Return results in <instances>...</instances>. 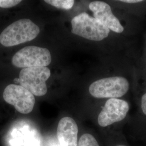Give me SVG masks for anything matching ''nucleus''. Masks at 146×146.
Listing matches in <instances>:
<instances>
[{"label": "nucleus", "mask_w": 146, "mask_h": 146, "mask_svg": "<svg viewBox=\"0 0 146 146\" xmlns=\"http://www.w3.org/2000/svg\"><path fill=\"white\" fill-rule=\"evenodd\" d=\"M136 75V66L121 56L114 73L92 82L89 93L96 99H123L131 90H134Z\"/></svg>", "instance_id": "obj_1"}, {"label": "nucleus", "mask_w": 146, "mask_h": 146, "mask_svg": "<svg viewBox=\"0 0 146 146\" xmlns=\"http://www.w3.org/2000/svg\"><path fill=\"white\" fill-rule=\"evenodd\" d=\"M89 9L93 14V17L101 21L113 33L122 37H128L134 34L132 16L115 8L107 2L101 1L91 2Z\"/></svg>", "instance_id": "obj_2"}, {"label": "nucleus", "mask_w": 146, "mask_h": 146, "mask_svg": "<svg viewBox=\"0 0 146 146\" xmlns=\"http://www.w3.org/2000/svg\"><path fill=\"white\" fill-rule=\"evenodd\" d=\"M71 23L73 34L91 41H102L110 37L117 35L101 21L86 12L75 16Z\"/></svg>", "instance_id": "obj_3"}, {"label": "nucleus", "mask_w": 146, "mask_h": 146, "mask_svg": "<svg viewBox=\"0 0 146 146\" xmlns=\"http://www.w3.org/2000/svg\"><path fill=\"white\" fill-rule=\"evenodd\" d=\"M40 28L29 19H21L7 27L0 34V43L5 47H12L35 38Z\"/></svg>", "instance_id": "obj_4"}, {"label": "nucleus", "mask_w": 146, "mask_h": 146, "mask_svg": "<svg viewBox=\"0 0 146 146\" xmlns=\"http://www.w3.org/2000/svg\"><path fill=\"white\" fill-rule=\"evenodd\" d=\"M51 61V54L48 49L34 46L24 47L12 58L13 64L17 68L45 67Z\"/></svg>", "instance_id": "obj_5"}, {"label": "nucleus", "mask_w": 146, "mask_h": 146, "mask_svg": "<svg viewBox=\"0 0 146 146\" xmlns=\"http://www.w3.org/2000/svg\"><path fill=\"white\" fill-rule=\"evenodd\" d=\"M50 74L46 67L23 68L19 75V83L33 95L42 96L47 93L46 81Z\"/></svg>", "instance_id": "obj_6"}, {"label": "nucleus", "mask_w": 146, "mask_h": 146, "mask_svg": "<svg viewBox=\"0 0 146 146\" xmlns=\"http://www.w3.org/2000/svg\"><path fill=\"white\" fill-rule=\"evenodd\" d=\"M129 110V103L123 98L107 99L98 115V124L107 127L121 122L127 117Z\"/></svg>", "instance_id": "obj_7"}, {"label": "nucleus", "mask_w": 146, "mask_h": 146, "mask_svg": "<svg viewBox=\"0 0 146 146\" xmlns=\"http://www.w3.org/2000/svg\"><path fill=\"white\" fill-rule=\"evenodd\" d=\"M3 98L7 104L13 106L17 111L24 114L32 111L35 104L34 95L20 85L11 84L7 86Z\"/></svg>", "instance_id": "obj_8"}, {"label": "nucleus", "mask_w": 146, "mask_h": 146, "mask_svg": "<svg viewBox=\"0 0 146 146\" xmlns=\"http://www.w3.org/2000/svg\"><path fill=\"white\" fill-rule=\"evenodd\" d=\"M78 126L70 117H64L58 122L57 137L61 146H78Z\"/></svg>", "instance_id": "obj_9"}, {"label": "nucleus", "mask_w": 146, "mask_h": 146, "mask_svg": "<svg viewBox=\"0 0 146 146\" xmlns=\"http://www.w3.org/2000/svg\"><path fill=\"white\" fill-rule=\"evenodd\" d=\"M111 2L114 8L129 15L141 16L146 14V1L120 0Z\"/></svg>", "instance_id": "obj_10"}, {"label": "nucleus", "mask_w": 146, "mask_h": 146, "mask_svg": "<svg viewBox=\"0 0 146 146\" xmlns=\"http://www.w3.org/2000/svg\"><path fill=\"white\" fill-rule=\"evenodd\" d=\"M134 90L140 93V109L142 114L146 117V68L140 64L136 66L135 86Z\"/></svg>", "instance_id": "obj_11"}, {"label": "nucleus", "mask_w": 146, "mask_h": 146, "mask_svg": "<svg viewBox=\"0 0 146 146\" xmlns=\"http://www.w3.org/2000/svg\"><path fill=\"white\" fill-rule=\"evenodd\" d=\"M45 2L57 8L63 9H70L74 5V0H45Z\"/></svg>", "instance_id": "obj_12"}, {"label": "nucleus", "mask_w": 146, "mask_h": 146, "mask_svg": "<svg viewBox=\"0 0 146 146\" xmlns=\"http://www.w3.org/2000/svg\"><path fill=\"white\" fill-rule=\"evenodd\" d=\"M78 146H100L94 136L85 133L81 136L78 142Z\"/></svg>", "instance_id": "obj_13"}, {"label": "nucleus", "mask_w": 146, "mask_h": 146, "mask_svg": "<svg viewBox=\"0 0 146 146\" xmlns=\"http://www.w3.org/2000/svg\"><path fill=\"white\" fill-rule=\"evenodd\" d=\"M20 0H0V8H9L19 4Z\"/></svg>", "instance_id": "obj_14"}, {"label": "nucleus", "mask_w": 146, "mask_h": 146, "mask_svg": "<svg viewBox=\"0 0 146 146\" xmlns=\"http://www.w3.org/2000/svg\"><path fill=\"white\" fill-rule=\"evenodd\" d=\"M141 66L146 68V34L145 37V43H144V49L142 58H141V61L139 63Z\"/></svg>", "instance_id": "obj_15"}, {"label": "nucleus", "mask_w": 146, "mask_h": 146, "mask_svg": "<svg viewBox=\"0 0 146 146\" xmlns=\"http://www.w3.org/2000/svg\"><path fill=\"white\" fill-rule=\"evenodd\" d=\"M126 146V145H117V146Z\"/></svg>", "instance_id": "obj_16"}]
</instances>
